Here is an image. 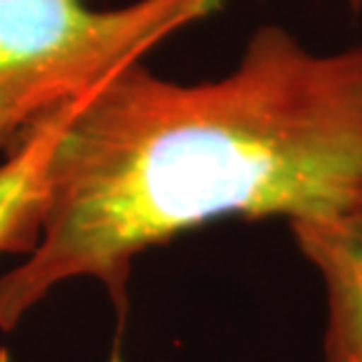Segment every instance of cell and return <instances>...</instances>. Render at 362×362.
<instances>
[{"mask_svg":"<svg viewBox=\"0 0 362 362\" xmlns=\"http://www.w3.org/2000/svg\"><path fill=\"white\" fill-rule=\"evenodd\" d=\"M33 148L28 139L19 151L7 156L0 168V255L35 247V228L28 212V186H31Z\"/></svg>","mask_w":362,"mask_h":362,"instance_id":"277c9868","label":"cell"},{"mask_svg":"<svg viewBox=\"0 0 362 362\" xmlns=\"http://www.w3.org/2000/svg\"><path fill=\"white\" fill-rule=\"evenodd\" d=\"M33 252L0 278V329L74 278L125 317L134 259L223 216H362V45L315 52L280 26L233 71L175 83L120 69L31 136Z\"/></svg>","mask_w":362,"mask_h":362,"instance_id":"6da1fadb","label":"cell"},{"mask_svg":"<svg viewBox=\"0 0 362 362\" xmlns=\"http://www.w3.org/2000/svg\"><path fill=\"white\" fill-rule=\"evenodd\" d=\"M289 228L325 285L322 362H362V216L303 221Z\"/></svg>","mask_w":362,"mask_h":362,"instance_id":"3957f363","label":"cell"},{"mask_svg":"<svg viewBox=\"0 0 362 362\" xmlns=\"http://www.w3.org/2000/svg\"><path fill=\"white\" fill-rule=\"evenodd\" d=\"M223 0H0V151L12 156L71 104Z\"/></svg>","mask_w":362,"mask_h":362,"instance_id":"7a4b0ae2","label":"cell"},{"mask_svg":"<svg viewBox=\"0 0 362 362\" xmlns=\"http://www.w3.org/2000/svg\"><path fill=\"white\" fill-rule=\"evenodd\" d=\"M349 3L356 7V10H360V7H362V0H349Z\"/></svg>","mask_w":362,"mask_h":362,"instance_id":"5b68a950","label":"cell"}]
</instances>
